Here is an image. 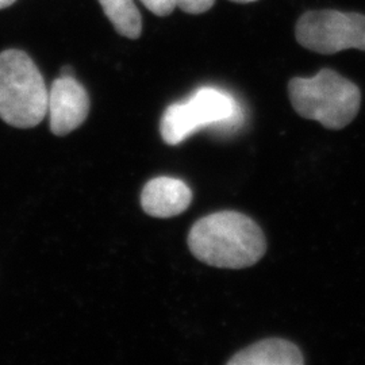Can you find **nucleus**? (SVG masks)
Segmentation results:
<instances>
[{
    "label": "nucleus",
    "mask_w": 365,
    "mask_h": 365,
    "mask_svg": "<svg viewBox=\"0 0 365 365\" xmlns=\"http://www.w3.org/2000/svg\"><path fill=\"white\" fill-rule=\"evenodd\" d=\"M188 248L197 260L211 267L242 269L261 260L267 252V240L248 215L220 211L194 223Z\"/></svg>",
    "instance_id": "f257e3e1"
},
{
    "label": "nucleus",
    "mask_w": 365,
    "mask_h": 365,
    "mask_svg": "<svg viewBox=\"0 0 365 365\" xmlns=\"http://www.w3.org/2000/svg\"><path fill=\"white\" fill-rule=\"evenodd\" d=\"M49 90L31 57L19 49L0 53V118L10 126L30 129L48 115Z\"/></svg>",
    "instance_id": "f03ea898"
},
{
    "label": "nucleus",
    "mask_w": 365,
    "mask_h": 365,
    "mask_svg": "<svg viewBox=\"0 0 365 365\" xmlns=\"http://www.w3.org/2000/svg\"><path fill=\"white\" fill-rule=\"evenodd\" d=\"M288 95L300 117L317 120L330 130L346 128L361 105L360 88L331 69H322L314 78L289 80Z\"/></svg>",
    "instance_id": "7ed1b4c3"
},
{
    "label": "nucleus",
    "mask_w": 365,
    "mask_h": 365,
    "mask_svg": "<svg viewBox=\"0 0 365 365\" xmlns=\"http://www.w3.org/2000/svg\"><path fill=\"white\" fill-rule=\"evenodd\" d=\"M242 120V110L233 95L220 88L202 87L188 101L173 103L164 111L160 133L163 141L173 146L202 129L235 130Z\"/></svg>",
    "instance_id": "20e7f679"
},
{
    "label": "nucleus",
    "mask_w": 365,
    "mask_h": 365,
    "mask_svg": "<svg viewBox=\"0 0 365 365\" xmlns=\"http://www.w3.org/2000/svg\"><path fill=\"white\" fill-rule=\"evenodd\" d=\"M295 37L303 48L319 54L346 49L365 52V15L337 10L307 11L297 22Z\"/></svg>",
    "instance_id": "39448f33"
},
{
    "label": "nucleus",
    "mask_w": 365,
    "mask_h": 365,
    "mask_svg": "<svg viewBox=\"0 0 365 365\" xmlns=\"http://www.w3.org/2000/svg\"><path fill=\"white\" fill-rule=\"evenodd\" d=\"M90 113V96L72 76H60L53 81L48 99L51 130L63 137L80 128Z\"/></svg>",
    "instance_id": "423d86ee"
},
{
    "label": "nucleus",
    "mask_w": 365,
    "mask_h": 365,
    "mask_svg": "<svg viewBox=\"0 0 365 365\" xmlns=\"http://www.w3.org/2000/svg\"><path fill=\"white\" fill-rule=\"evenodd\" d=\"M192 202L191 188L179 179L161 176L145 184L141 206L153 218H172L180 215Z\"/></svg>",
    "instance_id": "0eeeda50"
},
{
    "label": "nucleus",
    "mask_w": 365,
    "mask_h": 365,
    "mask_svg": "<svg viewBox=\"0 0 365 365\" xmlns=\"http://www.w3.org/2000/svg\"><path fill=\"white\" fill-rule=\"evenodd\" d=\"M229 365H302L304 364L299 348L283 339H267L235 353Z\"/></svg>",
    "instance_id": "6e6552de"
},
{
    "label": "nucleus",
    "mask_w": 365,
    "mask_h": 365,
    "mask_svg": "<svg viewBox=\"0 0 365 365\" xmlns=\"http://www.w3.org/2000/svg\"><path fill=\"white\" fill-rule=\"evenodd\" d=\"M118 34L137 39L143 34V18L133 0H98Z\"/></svg>",
    "instance_id": "1a4fd4ad"
},
{
    "label": "nucleus",
    "mask_w": 365,
    "mask_h": 365,
    "mask_svg": "<svg viewBox=\"0 0 365 365\" xmlns=\"http://www.w3.org/2000/svg\"><path fill=\"white\" fill-rule=\"evenodd\" d=\"M175 1H176V7L180 9L182 13L192 14V15L209 11L215 3V0H175Z\"/></svg>",
    "instance_id": "9d476101"
},
{
    "label": "nucleus",
    "mask_w": 365,
    "mask_h": 365,
    "mask_svg": "<svg viewBox=\"0 0 365 365\" xmlns=\"http://www.w3.org/2000/svg\"><path fill=\"white\" fill-rule=\"evenodd\" d=\"M141 3L157 16H167L176 9L175 0H141Z\"/></svg>",
    "instance_id": "9b49d317"
},
{
    "label": "nucleus",
    "mask_w": 365,
    "mask_h": 365,
    "mask_svg": "<svg viewBox=\"0 0 365 365\" xmlns=\"http://www.w3.org/2000/svg\"><path fill=\"white\" fill-rule=\"evenodd\" d=\"M15 1L16 0H0V10H4L7 7H10V6H13Z\"/></svg>",
    "instance_id": "f8f14e48"
},
{
    "label": "nucleus",
    "mask_w": 365,
    "mask_h": 365,
    "mask_svg": "<svg viewBox=\"0 0 365 365\" xmlns=\"http://www.w3.org/2000/svg\"><path fill=\"white\" fill-rule=\"evenodd\" d=\"M230 1H235V3H252V1H256V0H230Z\"/></svg>",
    "instance_id": "ddd939ff"
}]
</instances>
